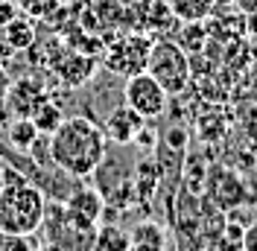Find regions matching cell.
Instances as JSON below:
<instances>
[{
	"instance_id": "24",
	"label": "cell",
	"mask_w": 257,
	"mask_h": 251,
	"mask_svg": "<svg viewBox=\"0 0 257 251\" xmlns=\"http://www.w3.org/2000/svg\"><path fill=\"white\" fill-rule=\"evenodd\" d=\"M38 251H59V248H53V245H47V242H44V245H38Z\"/></svg>"
},
{
	"instance_id": "9",
	"label": "cell",
	"mask_w": 257,
	"mask_h": 251,
	"mask_svg": "<svg viewBox=\"0 0 257 251\" xmlns=\"http://www.w3.org/2000/svg\"><path fill=\"white\" fill-rule=\"evenodd\" d=\"M149 120H144L138 111L126 105V102H120V105H114L108 111V117H105V126H102V132H105V138L111 143H120V146H128V143H135L138 138V132L144 129Z\"/></svg>"
},
{
	"instance_id": "18",
	"label": "cell",
	"mask_w": 257,
	"mask_h": 251,
	"mask_svg": "<svg viewBox=\"0 0 257 251\" xmlns=\"http://www.w3.org/2000/svg\"><path fill=\"white\" fill-rule=\"evenodd\" d=\"M56 3H59V0H18V9L30 12L32 18H44L56 9Z\"/></svg>"
},
{
	"instance_id": "3",
	"label": "cell",
	"mask_w": 257,
	"mask_h": 251,
	"mask_svg": "<svg viewBox=\"0 0 257 251\" xmlns=\"http://www.w3.org/2000/svg\"><path fill=\"white\" fill-rule=\"evenodd\" d=\"M41 231H44V242L59 251H94L96 225L73 216L64 207V202H56V199H53V204L47 202Z\"/></svg>"
},
{
	"instance_id": "26",
	"label": "cell",
	"mask_w": 257,
	"mask_h": 251,
	"mask_svg": "<svg viewBox=\"0 0 257 251\" xmlns=\"http://www.w3.org/2000/svg\"><path fill=\"white\" fill-rule=\"evenodd\" d=\"M0 190H3V178H0Z\"/></svg>"
},
{
	"instance_id": "12",
	"label": "cell",
	"mask_w": 257,
	"mask_h": 251,
	"mask_svg": "<svg viewBox=\"0 0 257 251\" xmlns=\"http://www.w3.org/2000/svg\"><path fill=\"white\" fill-rule=\"evenodd\" d=\"M164 3L181 24H202L213 15L216 6V0H164Z\"/></svg>"
},
{
	"instance_id": "11",
	"label": "cell",
	"mask_w": 257,
	"mask_h": 251,
	"mask_svg": "<svg viewBox=\"0 0 257 251\" xmlns=\"http://www.w3.org/2000/svg\"><path fill=\"white\" fill-rule=\"evenodd\" d=\"M128 236H132V251H167V228L152 219L138 222Z\"/></svg>"
},
{
	"instance_id": "20",
	"label": "cell",
	"mask_w": 257,
	"mask_h": 251,
	"mask_svg": "<svg viewBox=\"0 0 257 251\" xmlns=\"http://www.w3.org/2000/svg\"><path fill=\"white\" fill-rule=\"evenodd\" d=\"M240 248L242 251H257V225H251V228H245V231H242Z\"/></svg>"
},
{
	"instance_id": "4",
	"label": "cell",
	"mask_w": 257,
	"mask_h": 251,
	"mask_svg": "<svg viewBox=\"0 0 257 251\" xmlns=\"http://www.w3.org/2000/svg\"><path fill=\"white\" fill-rule=\"evenodd\" d=\"M146 73L158 82L167 94H181L193 79V64L187 50L178 41L161 38L149 47V59H146Z\"/></svg>"
},
{
	"instance_id": "6",
	"label": "cell",
	"mask_w": 257,
	"mask_h": 251,
	"mask_svg": "<svg viewBox=\"0 0 257 251\" xmlns=\"http://www.w3.org/2000/svg\"><path fill=\"white\" fill-rule=\"evenodd\" d=\"M149 47H152V41H146L144 35H123V38H117L111 47L105 50L102 64H105L108 73L128 79L135 73H144L146 70Z\"/></svg>"
},
{
	"instance_id": "7",
	"label": "cell",
	"mask_w": 257,
	"mask_h": 251,
	"mask_svg": "<svg viewBox=\"0 0 257 251\" xmlns=\"http://www.w3.org/2000/svg\"><path fill=\"white\" fill-rule=\"evenodd\" d=\"M44 99H50V91L38 79H18L9 85V94L3 99V105L9 111V117H32V111L38 108Z\"/></svg>"
},
{
	"instance_id": "13",
	"label": "cell",
	"mask_w": 257,
	"mask_h": 251,
	"mask_svg": "<svg viewBox=\"0 0 257 251\" xmlns=\"http://www.w3.org/2000/svg\"><path fill=\"white\" fill-rule=\"evenodd\" d=\"M94 251H132V236L117 222H99L94 236Z\"/></svg>"
},
{
	"instance_id": "16",
	"label": "cell",
	"mask_w": 257,
	"mask_h": 251,
	"mask_svg": "<svg viewBox=\"0 0 257 251\" xmlns=\"http://www.w3.org/2000/svg\"><path fill=\"white\" fill-rule=\"evenodd\" d=\"M30 120L35 123V129H38L41 135H53V132L62 126L64 114H62V108H59V102H53V96H50V99H44L38 108L32 111Z\"/></svg>"
},
{
	"instance_id": "2",
	"label": "cell",
	"mask_w": 257,
	"mask_h": 251,
	"mask_svg": "<svg viewBox=\"0 0 257 251\" xmlns=\"http://www.w3.org/2000/svg\"><path fill=\"white\" fill-rule=\"evenodd\" d=\"M47 196L41 187L24 181H9L0 190V231L9 234H38L44 219Z\"/></svg>"
},
{
	"instance_id": "5",
	"label": "cell",
	"mask_w": 257,
	"mask_h": 251,
	"mask_svg": "<svg viewBox=\"0 0 257 251\" xmlns=\"http://www.w3.org/2000/svg\"><path fill=\"white\" fill-rule=\"evenodd\" d=\"M123 102L132 105L144 120H158V117H164V111L170 108V94L144 70V73H135V76L126 79Z\"/></svg>"
},
{
	"instance_id": "8",
	"label": "cell",
	"mask_w": 257,
	"mask_h": 251,
	"mask_svg": "<svg viewBox=\"0 0 257 251\" xmlns=\"http://www.w3.org/2000/svg\"><path fill=\"white\" fill-rule=\"evenodd\" d=\"M50 67L56 70V76L64 82V88H82L88 85L96 73V62L85 53H73V50H62V56H56Z\"/></svg>"
},
{
	"instance_id": "15",
	"label": "cell",
	"mask_w": 257,
	"mask_h": 251,
	"mask_svg": "<svg viewBox=\"0 0 257 251\" xmlns=\"http://www.w3.org/2000/svg\"><path fill=\"white\" fill-rule=\"evenodd\" d=\"M3 135L9 138L12 149H18V152H27V149L32 146V141H35V138H38L41 132L35 129V123H32L30 117H12Z\"/></svg>"
},
{
	"instance_id": "22",
	"label": "cell",
	"mask_w": 257,
	"mask_h": 251,
	"mask_svg": "<svg viewBox=\"0 0 257 251\" xmlns=\"http://www.w3.org/2000/svg\"><path fill=\"white\" fill-rule=\"evenodd\" d=\"M9 85H12V76H9V70L0 64V102L6 99V94H9Z\"/></svg>"
},
{
	"instance_id": "14",
	"label": "cell",
	"mask_w": 257,
	"mask_h": 251,
	"mask_svg": "<svg viewBox=\"0 0 257 251\" xmlns=\"http://www.w3.org/2000/svg\"><path fill=\"white\" fill-rule=\"evenodd\" d=\"M0 32H3V41L15 50V53L30 50L32 44H35V27H32L30 18H24V15H15Z\"/></svg>"
},
{
	"instance_id": "23",
	"label": "cell",
	"mask_w": 257,
	"mask_h": 251,
	"mask_svg": "<svg viewBox=\"0 0 257 251\" xmlns=\"http://www.w3.org/2000/svg\"><path fill=\"white\" fill-rule=\"evenodd\" d=\"M237 6H240L242 12H248V15H257V0H234Z\"/></svg>"
},
{
	"instance_id": "10",
	"label": "cell",
	"mask_w": 257,
	"mask_h": 251,
	"mask_svg": "<svg viewBox=\"0 0 257 251\" xmlns=\"http://www.w3.org/2000/svg\"><path fill=\"white\" fill-rule=\"evenodd\" d=\"M105 196L99 193V187H76L70 190V196L64 199V207L73 213V216H79V219L85 222H94V225H99L102 222V216H105Z\"/></svg>"
},
{
	"instance_id": "19",
	"label": "cell",
	"mask_w": 257,
	"mask_h": 251,
	"mask_svg": "<svg viewBox=\"0 0 257 251\" xmlns=\"http://www.w3.org/2000/svg\"><path fill=\"white\" fill-rule=\"evenodd\" d=\"M15 15H21V9H18L15 0H0V30H3Z\"/></svg>"
},
{
	"instance_id": "21",
	"label": "cell",
	"mask_w": 257,
	"mask_h": 251,
	"mask_svg": "<svg viewBox=\"0 0 257 251\" xmlns=\"http://www.w3.org/2000/svg\"><path fill=\"white\" fill-rule=\"evenodd\" d=\"M155 141H158V138H155V129H149V126H144V129L138 132V138H135V143H138L141 149H144V146H155Z\"/></svg>"
},
{
	"instance_id": "25",
	"label": "cell",
	"mask_w": 257,
	"mask_h": 251,
	"mask_svg": "<svg viewBox=\"0 0 257 251\" xmlns=\"http://www.w3.org/2000/svg\"><path fill=\"white\" fill-rule=\"evenodd\" d=\"M0 170H3V158H0Z\"/></svg>"
},
{
	"instance_id": "1",
	"label": "cell",
	"mask_w": 257,
	"mask_h": 251,
	"mask_svg": "<svg viewBox=\"0 0 257 251\" xmlns=\"http://www.w3.org/2000/svg\"><path fill=\"white\" fill-rule=\"evenodd\" d=\"M108 155V138L91 117H64L50 135V158L62 173L73 178H91Z\"/></svg>"
},
{
	"instance_id": "17",
	"label": "cell",
	"mask_w": 257,
	"mask_h": 251,
	"mask_svg": "<svg viewBox=\"0 0 257 251\" xmlns=\"http://www.w3.org/2000/svg\"><path fill=\"white\" fill-rule=\"evenodd\" d=\"M0 251H38V242H35V234L0 231Z\"/></svg>"
}]
</instances>
